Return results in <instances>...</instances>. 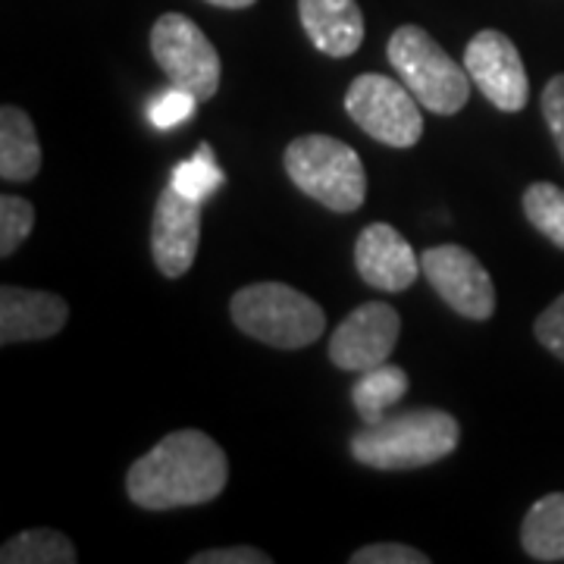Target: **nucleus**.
<instances>
[{"label": "nucleus", "mask_w": 564, "mask_h": 564, "mask_svg": "<svg viewBox=\"0 0 564 564\" xmlns=\"http://www.w3.org/2000/svg\"><path fill=\"white\" fill-rule=\"evenodd\" d=\"M232 323L245 336L282 351L314 345L326 329V314L311 295L285 282H251L229 302Z\"/></svg>", "instance_id": "nucleus-3"}, {"label": "nucleus", "mask_w": 564, "mask_h": 564, "mask_svg": "<svg viewBox=\"0 0 564 564\" xmlns=\"http://www.w3.org/2000/svg\"><path fill=\"white\" fill-rule=\"evenodd\" d=\"M521 545L533 562H564V492H549L530 505Z\"/></svg>", "instance_id": "nucleus-16"}, {"label": "nucleus", "mask_w": 564, "mask_h": 564, "mask_svg": "<svg viewBox=\"0 0 564 564\" xmlns=\"http://www.w3.org/2000/svg\"><path fill=\"white\" fill-rule=\"evenodd\" d=\"M282 163L299 192L336 214H351L367 198V173L358 151L333 135L289 141Z\"/></svg>", "instance_id": "nucleus-5"}, {"label": "nucleus", "mask_w": 564, "mask_h": 564, "mask_svg": "<svg viewBox=\"0 0 564 564\" xmlns=\"http://www.w3.org/2000/svg\"><path fill=\"white\" fill-rule=\"evenodd\" d=\"M223 170L214 161V151H210V144H198V151H195V158L192 161H182L173 166V173H170V185L185 195L188 202H198L204 204L210 195H217L223 188Z\"/></svg>", "instance_id": "nucleus-20"}, {"label": "nucleus", "mask_w": 564, "mask_h": 564, "mask_svg": "<svg viewBox=\"0 0 564 564\" xmlns=\"http://www.w3.org/2000/svg\"><path fill=\"white\" fill-rule=\"evenodd\" d=\"M192 564H270V555L254 545H229V549H207L192 555Z\"/></svg>", "instance_id": "nucleus-26"}, {"label": "nucleus", "mask_w": 564, "mask_h": 564, "mask_svg": "<svg viewBox=\"0 0 564 564\" xmlns=\"http://www.w3.org/2000/svg\"><path fill=\"white\" fill-rule=\"evenodd\" d=\"M533 336L543 345L545 351H552L558 361H564V295L545 307L543 314L533 323Z\"/></svg>", "instance_id": "nucleus-24"}, {"label": "nucleus", "mask_w": 564, "mask_h": 564, "mask_svg": "<svg viewBox=\"0 0 564 564\" xmlns=\"http://www.w3.org/2000/svg\"><path fill=\"white\" fill-rule=\"evenodd\" d=\"M462 443L458 421L440 408L386 414L351 436V458L373 470H417L448 458Z\"/></svg>", "instance_id": "nucleus-2"}, {"label": "nucleus", "mask_w": 564, "mask_h": 564, "mask_svg": "<svg viewBox=\"0 0 564 564\" xmlns=\"http://www.w3.org/2000/svg\"><path fill=\"white\" fill-rule=\"evenodd\" d=\"M299 20L307 41L326 57H351L364 44L358 0H299Z\"/></svg>", "instance_id": "nucleus-14"}, {"label": "nucleus", "mask_w": 564, "mask_h": 564, "mask_svg": "<svg viewBox=\"0 0 564 564\" xmlns=\"http://www.w3.org/2000/svg\"><path fill=\"white\" fill-rule=\"evenodd\" d=\"M351 564H430V555H423L421 549L402 543H373L364 545L358 552L348 555Z\"/></svg>", "instance_id": "nucleus-23"}, {"label": "nucleus", "mask_w": 564, "mask_h": 564, "mask_svg": "<svg viewBox=\"0 0 564 564\" xmlns=\"http://www.w3.org/2000/svg\"><path fill=\"white\" fill-rule=\"evenodd\" d=\"M355 267L370 289L380 292H404L423 273L421 258L408 245L402 232L389 223L364 226L355 242Z\"/></svg>", "instance_id": "nucleus-12"}, {"label": "nucleus", "mask_w": 564, "mask_h": 564, "mask_svg": "<svg viewBox=\"0 0 564 564\" xmlns=\"http://www.w3.org/2000/svg\"><path fill=\"white\" fill-rule=\"evenodd\" d=\"M521 207H524L527 223L564 251V188L555 185V182H533L527 185L524 198H521Z\"/></svg>", "instance_id": "nucleus-19"}, {"label": "nucleus", "mask_w": 564, "mask_h": 564, "mask_svg": "<svg viewBox=\"0 0 564 564\" xmlns=\"http://www.w3.org/2000/svg\"><path fill=\"white\" fill-rule=\"evenodd\" d=\"M207 3L223 7V10H245V7H251V3H258V0H207Z\"/></svg>", "instance_id": "nucleus-27"}, {"label": "nucleus", "mask_w": 564, "mask_h": 564, "mask_svg": "<svg viewBox=\"0 0 564 564\" xmlns=\"http://www.w3.org/2000/svg\"><path fill=\"white\" fill-rule=\"evenodd\" d=\"M386 57L392 69L402 76V82L411 88V95L421 101L423 110L436 117H455L470 101V73L467 66L448 57L440 41L433 39L421 25H399L389 44Z\"/></svg>", "instance_id": "nucleus-4"}, {"label": "nucleus", "mask_w": 564, "mask_h": 564, "mask_svg": "<svg viewBox=\"0 0 564 564\" xmlns=\"http://www.w3.org/2000/svg\"><path fill=\"white\" fill-rule=\"evenodd\" d=\"M202 245V204L188 202L166 185L151 220V254L166 280H180L192 270Z\"/></svg>", "instance_id": "nucleus-11"}, {"label": "nucleus", "mask_w": 564, "mask_h": 564, "mask_svg": "<svg viewBox=\"0 0 564 564\" xmlns=\"http://www.w3.org/2000/svg\"><path fill=\"white\" fill-rule=\"evenodd\" d=\"M76 558H79V552H76L73 540L51 527H35V530L17 533L0 549L3 564H73Z\"/></svg>", "instance_id": "nucleus-18"}, {"label": "nucleus", "mask_w": 564, "mask_h": 564, "mask_svg": "<svg viewBox=\"0 0 564 564\" xmlns=\"http://www.w3.org/2000/svg\"><path fill=\"white\" fill-rule=\"evenodd\" d=\"M426 282L455 314L484 323L496 314V285L474 251L462 245H436L421 254Z\"/></svg>", "instance_id": "nucleus-8"}, {"label": "nucleus", "mask_w": 564, "mask_h": 564, "mask_svg": "<svg viewBox=\"0 0 564 564\" xmlns=\"http://www.w3.org/2000/svg\"><path fill=\"white\" fill-rule=\"evenodd\" d=\"M540 104H543L545 126H549V132H552L555 148H558L564 163V73H558V76H552V79L545 82Z\"/></svg>", "instance_id": "nucleus-25"}, {"label": "nucleus", "mask_w": 564, "mask_h": 564, "mask_svg": "<svg viewBox=\"0 0 564 564\" xmlns=\"http://www.w3.org/2000/svg\"><path fill=\"white\" fill-rule=\"evenodd\" d=\"M41 170V141L32 117L3 104L0 107V180L29 182Z\"/></svg>", "instance_id": "nucleus-15"}, {"label": "nucleus", "mask_w": 564, "mask_h": 564, "mask_svg": "<svg viewBox=\"0 0 564 564\" xmlns=\"http://www.w3.org/2000/svg\"><path fill=\"white\" fill-rule=\"evenodd\" d=\"M195 110H198V98L192 95V91H185V88H176V85H170L166 91L161 95H154L151 104H148V122L154 126V129H176L180 122L192 120L195 117Z\"/></svg>", "instance_id": "nucleus-22"}, {"label": "nucleus", "mask_w": 564, "mask_h": 564, "mask_svg": "<svg viewBox=\"0 0 564 564\" xmlns=\"http://www.w3.org/2000/svg\"><path fill=\"white\" fill-rule=\"evenodd\" d=\"M464 66L486 101L502 113H521L530 101V76H527L521 51L499 29H484L464 47Z\"/></svg>", "instance_id": "nucleus-9"}, {"label": "nucleus", "mask_w": 564, "mask_h": 564, "mask_svg": "<svg viewBox=\"0 0 564 564\" xmlns=\"http://www.w3.org/2000/svg\"><path fill=\"white\" fill-rule=\"evenodd\" d=\"M402 317L392 304L367 302L355 307L329 336V361L348 373H364L389 361L399 345Z\"/></svg>", "instance_id": "nucleus-10"}, {"label": "nucleus", "mask_w": 564, "mask_h": 564, "mask_svg": "<svg viewBox=\"0 0 564 564\" xmlns=\"http://www.w3.org/2000/svg\"><path fill=\"white\" fill-rule=\"evenodd\" d=\"M151 54L170 85L192 91L198 101H210L220 91V54L188 17L163 13L151 29Z\"/></svg>", "instance_id": "nucleus-7"}, {"label": "nucleus", "mask_w": 564, "mask_h": 564, "mask_svg": "<svg viewBox=\"0 0 564 564\" xmlns=\"http://www.w3.org/2000/svg\"><path fill=\"white\" fill-rule=\"evenodd\" d=\"M35 226V207L20 195L0 198V258H13L22 242L32 236Z\"/></svg>", "instance_id": "nucleus-21"}, {"label": "nucleus", "mask_w": 564, "mask_h": 564, "mask_svg": "<svg viewBox=\"0 0 564 564\" xmlns=\"http://www.w3.org/2000/svg\"><path fill=\"white\" fill-rule=\"evenodd\" d=\"M404 392H408V373L399 364L386 361L373 370H364L358 383L351 386V402L364 423H377L402 402Z\"/></svg>", "instance_id": "nucleus-17"}, {"label": "nucleus", "mask_w": 564, "mask_h": 564, "mask_svg": "<svg viewBox=\"0 0 564 564\" xmlns=\"http://www.w3.org/2000/svg\"><path fill=\"white\" fill-rule=\"evenodd\" d=\"M345 113L386 148H414L423 135L421 101L404 82L364 73L345 91Z\"/></svg>", "instance_id": "nucleus-6"}, {"label": "nucleus", "mask_w": 564, "mask_h": 564, "mask_svg": "<svg viewBox=\"0 0 564 564\" xmlns=\"http://www.w3.org/2000/svg\"><path fill=\"white\" fill-rule=\"evenodd\" d=\"M69 321V304L41 289H0V345L41 343L57 336Z\"/></svg>", "instance_id": "nucleus-13"}, {"label": "nucleus", "mask_w": 564, "mask_h": 564, "mask_svg": "<svg viewBox=\"0 0 564 564\" xmlns=\"http://www.w3.org/2000/svg\"><path fill=\"white\" fill-rule=\"evenodd\" d=\"M229 484V458L202 430H176L129 467L126 492L148 511L214 502Z\"/></svg>", "instance_id": "nucleus-1"}]
</instances>
